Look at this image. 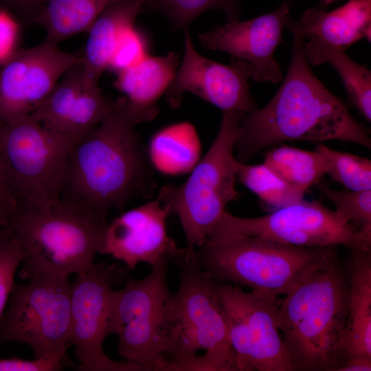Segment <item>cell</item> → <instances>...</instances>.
I'll list each match as a JSON object with an SVG mask.
<instances>
[{
    "instance_id": "29",
    "label": "cell",
    "mask_w": 371,
    "mask_h": 371,
    "mask_svg": "<svg viewBox=\"0 0 371 371\" xmlns=\"http://www.w3.org/2000/svg\"><path fill=\"white\" fill-rule=\"evenodd\" d=\"M147 5L164 14L176 29L185 30L200 14L211 9L225 12L229 21L237 20L239 8L236 0H144Z\"/></svg>"
},
{
    "instance_id": "37",
    "label": "cell",
    "mask_w": 371,
    "mask_h": 371,
    "mask_svg": "<svg viewBox=\"0 0 371 371\" xmlns=\"http://www.w3.org/2000/svg\"><path fill=\"white\" fill-rule=\"evenodd\" d=\"M19 8L26 11L36 20L47 0H12Z\"/></svg>"
},
{
    "instance_id": "2",
    "label": "cell",
    "mask_w": 371,
    "mask_h": 371,
    "mask_svg": "<svg viewBox=\"0 0 371 371\" xmlns=\"http://www.w3.org/2000/svg\"><path fill=\"white\" fill-rule=\"evenodd\" d=\"M141 118L124 98L111 101L98 126L72 148L61 200L107 213L157 188L148 149L135 131Z\"/></svg>"
},
{
    "instance_id": "10",
    "label": "cell",
    "mask_w": 371,
    "mask_h": 371,
    "mask_svg": "<svg viewBox=\"0 0 371 371\" xmlns=\"http://www.w3.org/2000/svg\"><path fill=\"white\" fill-rule=\"evenodd\" d=\"M69 275L45 273L14 282L0 318V345L20 342L34 358L66 356L71 326Z\"/></svg>"
},
{
    "instance_id": "14",
    "label": "cell",
    "mask_w": 371,
    "mask_h": 371,
    "mask_svg": "<svg viewBox=\"0 0 371 371\" xmlns=\"http://www.w3.org/2000/svg\"><path fill=\"white\" fill-rule=\"evenodd\" d=\"M82 55L43 43L16 53L0 71V122L30 116Z\"/></svg>"
},
{
    "instance_id": "24",
    "label": "cell",
    "mask_w": 371,
    "mask_h": 371,
    "mask_svg": "<svg viewBox=\"0 0 371 371\" xmlns=\"http://www.w3.org/2000/svg\"><path fill=\"white\" fill-rule=\"evenodd\" d=\"M304 50L308 63L313 65L328 63L337 70L350 103L370 122V70L353 61L344 50L318 39L310 38L304 43Z\"/></svg>"
},
{
    "instance_id": "5",
    "label": "cell",
    "mask_w": 371,
    "mask_h": 371,
    "mask_svg": "<svg viewBox=\"0 0 371 371\" xmlns=\"http://www.w3.org/2000/svg\"><path fill=\"white\" fill-rule=\"evenodd\" d=\"M336 247H300L253 236L209 238L194 251L197 265L214 281L276 296L337 259Z\"/></svg>"
},
{
    "instance_id": "25",
    "label": "cell",
    "mask_w": 371,
    "mask_h": 371,
    "mask_svg": "<svg viewBox=\"0 0 371 371\" xmlns=\"http://www.w3.org/2000/svg\"><path fill=\"white\" fill-rule=\"evenodd\" d=\"M112 0H47L36 21L45 30V42L58 44L88 32Z\"/></svg>"
},
{
    "instance_id": "38",
    "label": "cell",
    "mask_w": 371,
    "mask_h": 371,
    "mask_svg": "<svg viewBox=\"0 0 371 371\" xmlns=\"http://www.w3.org/2000/svg\"><path fill=\"white\" fill-rule=\"evenodd\" d=\"M338 0H321V4L322 5V6H326Z\"/></svg>"
},
{
    "instance_id": "9",
    "label": "cell",
    "mask_w": 371,
    "mask_h": 371,
    "mask_svg": "<svg viewBox=\"0 0 371 371\" xmlns=\"http://www.w3.org/2000/svg\"><path fill=\"white\" fill-rule=\"evenodd\" d=\"M74 145L30 116L0 122V161L19 210L61 199Z\"/></svg>"
},
{
    "instance_id": "21",
    "label": "cell",
    "mask_w": 371,
    "mask_h": 371,
    "mask_svg": "<svg viewBox=\"0 0 371 371\" xmlns=\"http://www.w3.org/2000/svg\"><path fill=\"white\" fill-rule=\"evenodd\" d=\"M297 22L305 38L345 50L363 38L370 41L371 0H350L330 12L307 9Z\"/></svg>"
},
{
    "instance_id": "6",
    "label": "cell",
    "mask_w": 371,
    "mask_h": 371,
    "mask_svg": "<svg viewBox=\"0 0 371 371\" xmlns=\"http://www.w3.org/2000/svg\"><path fill=\"white\" fill-rule=\"evenodd\" d=\"M169 262H158L142 279L126 280L111 295L109 333L118 337L117 352L142 371H167L177 338L176 296L166 278Z\"/></svg>"
},
{
    "instance_id": "12",
    "label": "cell",
    "mask_w": 371,
    "mask_h": 371,
    "mask_svg": "<svg viewBox=\"0 0 371 371\" xmlns=\"http://www.w3.org/2000/svg\"><path fill=\"white\" fill-rule=\"evenodd\" d=\"M215 282V281H214ZM238 371H293L279 330L278 296L214 283Z\"/></svg>"
},
{
    "instance_id": "23",
    "label": "cell",
    "mask_w": 371,
    "mask_h": 371,
    "mask_svg": "<svg viewBox=\"0 0 371 371\" xmlns=\"http://www.w3.org/2000/svg\"><path fill=\"white\" fill-rule=\"evenodd\" d=\"M147 149L154 170L168 176L190 172L201 159L199 135L188 122L173 124L156 132Z\"/></svg>"
},
{
    "instance_id": "4",
    "label": "cell",
    "mask_w": 371,
    "mask_h": 371,
    "mask_svg": "<svg viewBox=\"0 0 371 371\" xmlns=\"http://www.w3.org/2000/svg\"><path fill=\"white\" fill-rule=\"evenodd\" d=\"M107 215L61 199L20 209L7 234L23 251L20 278L30 280L41 274L69 276L89 269L100 252Z\"/></svg>"
},
{
    "instance_id": "18",
    "label": "cell",
    "mask_w": 371,
    "mask_h": 371,
    "mask_svg": "<svg viewBox=\"0 0 371 371\" xmlns=\"http://www.w3.org/2000/svg\"><path fill=\"white\" fill-rule=\"evenodd\" d=\"M111 101L98 86H86L81 63L67 71L30 117L74 144L100 123Z\"/></svg>"
},
{
    "instance_id": "16",
    "label": "cell",
    "mask_w": 371,
    "mask_h": 371,
    "mask_svg": "<svg viewBox=\"0 0 371 371\" xmlns=\"http://www.w3.org/2000/svg\"><path fill=\"white\" fill-rule=\"evenodd\" d=\"M291 3L285 1L276 10L244 21H229L199 36L201 45L226 52L232 58L246 62L256 82L278 83L282 78L281 68L274 58L276 47L282 43Z\"/></svg>"
},
{
    "instance_id": "39",
    "label": "cell",
    "mask_w": 371,
    "mask_h": 371,
    "mask_svg": "<svg viewBox=\"0 0 371 371\" xmlns=\"http://www.w3.org/2000/svg\"><path fill=\"white\" fill-rule=\"evenodd\" d=\"M5 239V237H3V236H0V245Z\"/></svg>"
},
{
    "instance_id": "33",
    "label": "cell",
    "mask_w": 371,
    "mask_h": 371,
    "mask_svg": "<svg viewBox=\"0 0 371 371\" xmlns=\"http://www.w3.org/2000/svg\"><path fill=\"white\" fill-rule=\"evenodd\" d=\"M71 364L67 355H51L32 360L0 357V371H58Z\"/></svg>"
},
{
    "instance_id": "11",
    "label": "cell",
    "mask_w": 371,
    "mask_h": 371,
    "mask_svg": "<svg viewBox=\"0 0 371 371\" xmlns=\"http://www.w3.org/2000/svg\"><path fill=\"white\" fill-rule=\"evenodd\" d=\"M253 236L300 247L344 245L370 251L371 238L320 201L299 202L256 218L236 216L225 210L207 236Z\"/></svg>"
},
{
    "instance_id": "20",
    "label": "cell",
    "mask_w": 371,
    "mask_h": 371,
    "mask_svg": "<svg viewBox=\"0 0 371 371\" xmlns=\"http://www.w3.org/2000/svg\"><path fill=\"white\" fill-rule=\"evenodd\" d=\"M179 63L175 52L159 56L147 54L135 65L117 72L114 85L131 109L153 119L159 113L156 102L165 93Z\"/></svg>"
},
{
    "instance_id": "31",
    "label": "cell",
    "mask_w": 371,
    "mask_h": 371,
    "mask_svg": "<svg viewBox=\"0 0 371 371\" xmlns=\"http://www.w3.org/2000/svg\"><path fill=\"white\" fill-rule=\"evenodd\" d=\"M147 54L144 36L133 26L120 37L107 69L116 74L135 65Z\"/></svg>"
},
{
    "instance_id": "36",
    "label": "cell",
    "mask_w": 371,
    "mask_h": 371,
    "mask_svg": "<svg viewBox=\"0 0 371 371\" xmlns=\"http://www.w3.org/2000/svg\"><path fill=\"white\" fill-rule=\"evenodd\" d=\"M370 371L371 358L354 357L344 362L337 371Z\"/></svg>"
},
{
    "instance_id": "32",
    "label": "cell",
    "mask_w": 371,
    "mask_h": 371,
    "mask_svg": "<svg viewBox=\"0 0 371 371\" xmlns=\"http://www.w3.org/2000/svg\"><path fill=\"white\" fill-rule=\"evenodd\" d=\"M24 255L19 243L8 237L0 245V318L8 304L14 277Z\"/></svg>"
},
{
    "instance_id": "7",
    "label": "cell",
    "mask_w": 371,
    "mask_h": 371,
    "mask_svg": "<svg viewBox=\"0 0 371 371\" xmlns=\"http://www.w3.org/2000/svg\"><path fill=\"white\" fill-rule=\"evenodd\" d=\"M245 114L223 112L215 139L187 180L179 186L164 185L159 192L157 199L180 220L188 259L193 258L194 249L207 238L227 204L240 196L236 181L242 163L235 157L234 146Z\"/></svg>"
},
{
    "instance_id": "3",
    "label": "cell",
    "mask_w": 371,
    "mask_h": 371,
    "mask_svg": "<svg viewBox=\"0 0 371 371\" xmlns=\"http://www.w3.org/2000/svg\"><path fill=\"white\" fill-rule=\"evenodd\" d=\"M280 303L279 330L293 370L337 371L349 298L348 276L337 260L305 276Z\"/></svg>"
},
{
    "instance_id": "22",
    "label": "cell",
    "mask_w": 371,
    "mask_h": 371,
    "mask_svg": "<svg viewBox=\"0 0 371 371\" xmlns=\"http://www.w3.org/2000/svg\"><path fill=\"white\" fill-rule=\"evenodd\" d=\"M352 258L344 362L354 357L371 358V251H352Z\"/></svg>"
},
{
    "instance_id": "30",
    "label": "cell",
    "mask_w": 371,
    "mask_h": 371,
    "mask_svg": "<svg viewBox=\"0 0 371 371\" xmlns=\"http://www.w3.org/2000/svg\"><path fill=\"white\" fill-rule=\"evenodd\" d=\"M317 188L335 205L336 212L344 221L355 224L366 236L371 238V190H336L325 183H319Z\"/></svg>"
},
{
    "instance_id": "28",
    "label": "cell",
    "mask_w": 371,
    "mask_h": 371,
    "mask_svg": "<svg viewBox=\"0 0 371 371\" xmlns=\"http://www.w3.org/2000/svg\"><path fill=\"white\" fill-rule=\"evenodd\" d=\"M322 153L328 163L331 179L350 190H371V161L356 155L337 151L319 144L315 149Z\"/></svg>"
},
{
    "instance_id": "26",
    "label": "cell",
    "mask_w": 371,
    "mask_h": 371,
    "mask_svg": "<svg viewBox=\"0 0 371 371\" xmlns=\"http://www.w3.org/2000/svg\"><path fill=\"white\" fill-rule=\"evenodd\" d=\"M263 164L284 182L304 193L317 184L328 170L327 161L319 152L288 146L268 151Z\"/></svg>"
},
{
    "instance_id": "17",
    "label": "cell",
    "mask_w": 371,
    "mask_h": 371,
    "mask_svg": "<svg viewBox=\"0 0 371 371\" xmlns=\"http://www.w3.org/2000/svg\"><path fill=\"white\" fill-rule=\"evenodd\" d=\"M169 216L157 199L123 212L109 222L99 254L121 261L128 270L140 262L151 267L164 260L175 262L185 249L167 233Z\"/></svg>"
},
{
    "instance_id": "34",
    "label": "cell",
    "mask_w": 371,
    "mask_h": 371,
    "mask_svg": "<svg viewBox=\"0 0 371 371\" xmlns=\"http://www.w3.org/2000/svg\"><path fill=\"white\" fill-rule=\"evenodd\" d=\"M19 36L18 21L6 10L0 8V66L6 63L19 50Z\"/></svg>"
},
{
    "instance_id": "13",
    "label": "cell",
    "mask_w": 371,
    "mask_h": 371,
    "mask_svg": "<svg viewBox=\"0 0 371 371\" xmlns=\"http://www.w3.org/2000/svg\"><path fill=\"white\" fill-rule=\"evenodd\" d=\"M128 269L102 261L76 274L71 289L69 344L74 345L80 371H142L137 365L110 359L103 349L110 335L113 286L126 282Z\"/></svg>"
},
{
    "instance_id": "27",
    "label": "cell",
    "mask_w": 371,
    "mask_h": 371,
    "mask_svg": "<svg viewBox=\"0 0 371 371\" xmlns=\"http://www.w3.org/2000/svg\"><path fill=\"white\" fill-rule=\"evenodd\" d=\"M237 178L272 212L303 200L305 194L284 182L264 164H241Z\"/></svg>"
},
{
    "instance_id": "15",
    "label": "cell",
    "mask_w": 371,
    "mask_h": 371,
    "mask_svg": "<svg viewBox=\"0 0 371 371\" xmlns=\"http://www.w3.org/2000/svg\"><path fill=\"white\" fill-rule=\"evenodd\" d=\"M184 47L183 59L165 92L171 108H179L184 93L190 92L223 112L247 113L258 109L248 84L253 71L246 62L232 58L231 64L226 65L201 56L188 31Z\"/></svg>"
},
{
    "instance_id": "1",
    "label": "cell",
    "mask_w": 371,
    "mask_h": 371,
    "mask_svg": "<svg viewBox=\"0 0 371 371\" xmlns=\"http://www.w3.org/2000/svg\"><path fill=\"white\" fill-rule=\"evenodd\" d=\"M286 27L293 35L286 76L263 108L241 117L234 146L236 159L245 164L268 146L295 140H339L370 149L371 139L363 126L313 73L304 54L305 36L297 21L289 17Z\"/></svg>"
},
{
    "instance_id": "35",
    "label": "cell",
    "mask_w": 371,
    "mask_h": 371,
    "mask_svg": "<svg viewBox=\"0 0 371 371\" xmlns=\"http://www.w3.org/2000/svg\"><path fill=\"white\" fill-rule=\"evenodd\" d=\"M19 211V206L7 182L0 161V236L7 237L8 231Z\"/></svg>"
},
{
    "instance_id": "19",
    "label": "cell",
    "mask_w": 371,
    "mask_h": 371,
    "mask_svg": "<svg viewBox=\"0 0 371 371\" xmlns=\"http://www.w3.org/2000/svg\"><path fill=\"white\" fill-rule=\"evenodd\" d=\"M144 8V0H112L95 20L87 32L82 54V75L86 86H98L120 37L134 26Z\"/></svg>"
},
{
    "instance_id": "8",
    "label": "cell",
    "mask_w": 371,
    "mask_h": 371,
    "mask_svg": "<svg viewBox=\"0 0 371 371\" xmlns=\"http://www.w3.org/2000/svg\"><path fill=\"white\" fill-rule=\"evenodd\" d=\"M174 263L180 269L179 327L167 371H238L215 282L194 258L183 254Z\"/></svg>"
}]
</instances>
